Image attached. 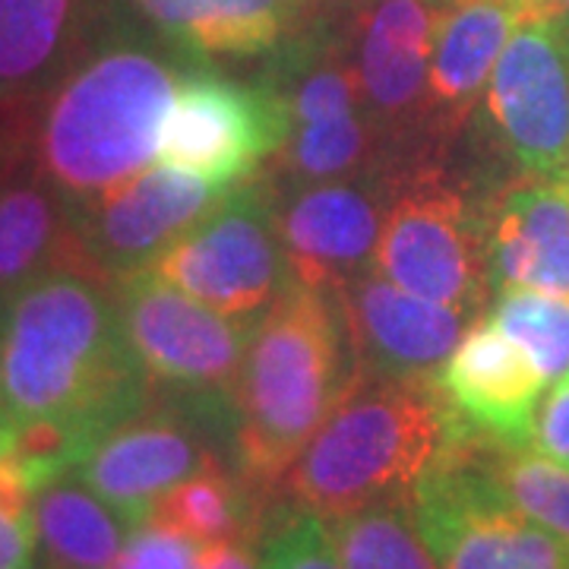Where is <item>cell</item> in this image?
<instances>
[{"mask_svg": "<svg viewBox=\"0 0 569 569\" xmlns=\"http://www.w3.org/2000/svg\"><path fill=\"white\" fill-rule=\"evenodd\" d=\"M13 433H17V425L10 421L7 408L0 402V452H7V449L13 447Z\"/></svg>", "mask_w": 569, "mask_h": 569, "instance_id": "cell-34", "label": "cell"}, {"mask_svg": "<svg viewBox=\"0 0 569 569\" xmlns=\"http://www.w3.org/2000/svg\"><path fill=\"white\" fill-rule=\"evenodd\" d=\"M263 500L238 468L216 462L162 493L149 512V522L178 531L203 548L212 541L260 535L269 512Z\"/></svg>", "mask_w": 569, "mask_h": 569, "instance_id": "cell-24", "label": "cell"}, {"mask_svg": "<svg viewBox=\"0 0 569 569\" xmlns=\"http://www.w3.org/2000/svg\"><path fill=\"white\" fill-rule=\"evenodd\" d=\"M560 13L569 20V0H560Z\"/></svg>", "mask_w": 569, "mask_h": 569, "instance_id": "cell-37", "label": "cell"}, {"mask_svg": "<svg viewBox=\"0 0 569 569\" xmlns=\"http://www.w3.org/2000/svg\"><path fill=\"white\" fill-rule=\"evenodd\" d=\"M411 168L377 164L348 178L279 183V231L291 282L339 291L373 266L380 228Z\"/></svg>", "mask_w": 569, "mask_h": 569, "instance_id": "cell-13", "label": "cell"}, {"mask_svg": "<svg viewBox=\"0 0 569 569\" xmlns=\"http://www.w3.org/2000/svg\"><path fill=\"white\" fill-rule=\"evenodd\" d=\"M440 10H452V7H462V3H468V0H433Z\"/></svg>", "mask_w": 569, "mask_h": 569, "instance_id": "cell-36", "label": "cell"}, {"mask_svg": "<svg viewBox=\"0 0 569 569\" xmlns=\"http://www.w3.org/2000/svg\"><path fill=\"white\" fill-rule=\"evenodd\" d=\"M485 114L522 174L569 178V20L529 13L509 36Z\"/></svg>", "mask_w": 569, "mask_h": 569, "instance_id": "cell-12", "label": "cell"}, {"mask_svg": "<svg viewBox=\"0 0 569 569\" xmlns=\"http://www.w3.org/2000/svg\"><path fill=\"white\" fill-rule=\"evenodd\" d=\"M67 266L92 269L77 231V200L41 171L26 137L0 164V301Z\"/></svg>", "mask_w": 569, "mask_h": 569, "instance_id": "cell-18", "label": "cell"}, {"mask_svg": "<svg viewBox=\"0 0 569 569\" xmlns=\"http://www.w3.org/2000/svg\"><path fill=\"white\" fill-rule=\"evenodd\" d=\"M200 545L183 538L178 531L146 522L130 535L121 557L111 569H190L197 560Z\"/></svg>", "mask_w": 569, "mask_h": 569, "instance_id": "cell-29", "label": "cell"}, {"mask_svg": "<svg viewBox=\"0 0 569 569\" xmlns=\"http://www.w3.org/2000/svg\"><path fill=\"white\" fill-rule=\"evenodd\" d=\"M193 63L118 0L73 67L29 104L32 159L73 200L140 174L159 156L164 114Z\"/></svg>", "mask_w": 569, "mask_h": 569, "instance_id": "cell-2", "label": "cell"}, {"mask_svg": "<svg viewBox=\"0 0 569 569\" xmlns=\"http://www.w3.org/2000/svg\"><path fill=\"white\" fill-rule=\"evenodd\" d=\"M284 104L291 137L276 156L279 183L348 178L392 164L383 140L367 118L348 29L326 17L310 20L269 51L257 77Z\"/></svg>", "mask_w": 569, "mask_h": 569, "instance_id": "cell-5", "label": "cell"}, {"mask_svg": "<svg viewBox=\"0 0 569 569\" xmlns=\"http://www.w3.org/2000/svg\"><path fill=\"white\" fill-rule=\"evenodd\" d=\"M231 459V396L197 399L156 392L127 421L108 430L70 475L146 526L156 500L190 475Z\"/></svg>", "mask_w": 569, "mask_h": 569, "instance_id": "cell-8", "label": "cell"}, {"mask_svg": "<svg viewBox=\"0 0 569 569\" xmlns=\"http://www.w3.org/2000/svg\"><path fill=\"white\" fill-rule=\"evenodd\" d=\"M493 295L541 288L569 295V178L522 174L488 206Z\"/></svg>", "mask_w": 569, "mask_h": 569, "instance_id": "cell-19", "label": "cell"}, {"mask_svg": "<svg viewBox=\"0 0 569 569\" xmlns=\"http://www.w3.org/2000/svg\"><path fill=\"white\" fill-rule=\"evenodd\" d=\"M156 396L123 336L114 282L67 266L0 301V402L61 421L92 447Z\"/></svg>", "mask_w": 569, "mask_h": 569, "instance_id": "cell-1", "label": "cell"}, {"mask_svg": "<svg viewBox=\"0 0 569 569\" xmlns=\"http://www.w3.org/2000/svg\"><path fill=\"white\" fill-rule=\"evenodd\" d=\"M118 0H0V104H36L99 36Z\"/></svg>", "mask_w": 569, "mask_h": 569, "instance_id": "cell-21", "label": "cell"}, {"mask_svg": "<svg viewBox=\"0 0 569 569\" xmlns=\"http://www.w3.org/2000/svg\"><path fill=\"white\" fill-rule=\"evenodd\" d=\"M260 535H244V538H228V541H212L197 550V560L190 569H263V545Z\"/></svg>", "mask_w": 569, "mask_h": 569, "instance_id": "cell-31", "label": "cell"}, {"mask_svg": "<svg viewBox=\"0 0 569 569\" xmlns=\"http://www.w3.org/2000/svg\"><path fill=\"white\" fill-rule=\"evenodd\" d=\"M475 456L509 507L569 545V468L550 462L531 447H509L481 437Z\"/></svg>", "mask_w": 569, "mask_h": 569, "instance_id": "cell-26", "label": "cell"}, {"mask_svg": "<svg viewBox=\"0 0 569 569\" xmlns=\"http://www.w3.org/2000/svg\"><path fill=\"white\" fill-rule=\"evenodd\" d=\"M361 380L336 295L291 284L257 320L231 389V459L263 497Z\"/></svg>", "mask_w": 569, "mask_h": 569, "instance_id": "cell-3", "label": "cell"}, {"mask_svg": "<svg viewBox=\"0 0 569 569\" xmlns=\"http://www.w3.org/2000/svg\"><path fill=\"white\" fill-rule=\"evenodd\" d=\"M263 569H346L329 545L323 516L276 500L263 522Z\"/></svg>", "mask_w": 569, "mask_h": 569, "instance_id": "cell-28", "label": "cell"}, {"mask_svg": "<svg viewBox=\"0 0 569 569\" xmlns=\"http://www.w3.org/2000/svg\"><path fill=\"white\" fill-rule=\"evenodd\" d=\"M234 187L238 183H216L162 164L77 200V231L86 263L108 282L149 269Z\"/></svg>", "mask_w": 569, "mask_h": 569, "instance_id": "cell-14", "label": "cell"}, {"mask_svg": "<svg viewBox=\"0 0 569 569\" xmlns=\"http://www.w3.org/2000/svg\"><path fill=\"white\" fill-rule=\"evenodd\" d=\"M437 387L462 430L493 443L529 447L535 411L550 383L529 351L481 313L449 355Z\"/></svg>", "mask_w": 569, "mask_h": 569, "instance_id": "cell-17", "label": "cell"}, {"mask_svg": "<svg viewBox=\"0 0 569 569\" xmlns=\"http://www.w3.org/2000/svg\"><path fill=\"white\" fill-rule=\"evenodd\" d=\"M123 336L156 392L224 399L238 383L257 320H234L152 269L114 279Z\"/></svg>", "mask_w": 569, "mask_h": 569, "instance_id": "cell-10", "label": "cell"}, {"mask_svg": "<svg viewBox=\"0 0 569 569\" xmlns=\"http://www.w3.org/2000/svg\"><path fill=\"white\" fill-rule=\"evenodd\" d=\"M529 447L550 462L569 468V377L550 383L545 392L541 406L535 411Z\"/></svg>", "mask_w": 569, "mask_h": 569, "instance_id": "cell-30", "label": "cell"}, {"mask_svg": "<svg viewBox=\"0 0 569 569\" xmlns=\"http://www.w3.org/2000/svg\"><path fill=\"white\" fill-rule=\"evenodd\" d=\"M361 377L433 387L478 317L418 298L377 269L332 291Z\"/></svg>", "mask_w": 569, "mask_h": 569, "instance_id": "cell-16", "label": "cell"}, {"mask_svg": "<svg viewBox=\"0 0 569 569\" xmlns=\"http://www.w3.org/2000/svg\"><path fill=\"white\" fill-rule=\"evenodd\" d=\"M32 526L41 569H111L140 529L77 475H61L36 493Z\"/></svg>", "mask_w": 569, "mask_h": 569, "instance_id": "cell-23", "label": "cell"}, {"mask_svg": "<svg viewBox=\"0 0 569 569\" xmlns=\"http://www.w3.org/2000/svg\"><path fill=\"white\" fill-rule=\"evenodd\" d=\"M29 569H41V567H39V563H36V567H29Z\"/></svg>", "mask_w": 569, "mask_h": 569, "instance_id": "cell-38", "label": "cell"}, {"mask_svg": "<svg viewBox=\"0 0 569 569\" xmlns=\"http://www.w3.org/2000/svg\"><path fill=\"white\" fill-rule=\"evenodd\" d=\"M466 433L437 383L361 377L284 471L279 500L332 519L411 493Z\"/></svg>", "mask_w": 569, "mask_h": 569, "instance_id": "cell-4", "label": "cell"}, {"mask_svg": "<svg viewBox=\"0 0 569 569\" xmlns=\"http://www.w3.org/2000/svg\"><path fill=\"white\" fill-rule=\"evenodd\" d=\"M323 522L346 569H440L418 526L411 493L383 497Z\"/></svg>", "mask_w": 569, "mask_h": 569, "instance_id": "cell-25", "label": "cell"}, {"mask_svg": "<svg viewBox=\"0 0 569 569\" xmlns=\"http://www.w3.org/2000/svg\"><path fill=\"white\" fill-rule=\"evenodd\" d=\"M149 269L224 317L260 320L295 284L272 174L238 183Z\"/></svg>", "mask_w": 569, "mask_h": 569, "instance_id": "cell-7", "label": "cell"}, {"mask_svg": "<svg viewBox=\"0 0 569 569\" xmlns=\"http://www.w3.org/2000/svg\"><path fill=\"white\" fill-rule=\"evenodd\" d=\"M26 121H29V104L26 108L0 104V164L26 140Z\"/></svg>", "mask_w": 569, "mask_h": 569, "instance_id": "cell-33", "label": "cell"}, {"mask_svg": "<svg viewBox=\"0 0 569 569\" xmlns=\"http://www.w3.org/2000/svg\"><path fill=\"white\" fill-rule=\"evenodd\" d=\"M291 137L284 104L263 82H238L193 63L178 82L159 137V162L216 183H241Z\"/></svg>", "mask_w": 569, "mask_h": 569, "instance_id": "cell-11", "label": "cell"}, {"mask_svg": "<svg viewBox=\"0 0 569 569\" xmlns=\"http://www.w3.org/2000/svg\"><path fill=\"white\" fill-rule=\"evenodd\" d=\"M440 17L433 0H365L348 32L367 118L399 164H408L415 142H425L427 73Z\"/></svg>", "mask_w": 569, "mask_h": 569, "instance_id": "cell-15", "label": "cell"}, {"mask_svg": "<svg viewBox=\"0 0 569 569\" xmlns=\"http://www.w3.org/2000/svg\"><path fill=\"white\" fill-rule=\"evenodd\" d=\"M475 443L471 433L459 437L411 490L440 569H569L567 541L509 507Z\"/></svg>", "mask_w": 569, "mask_h": 569, "instance_id": "cell-9", "label": "cell"}, {"mask_svg": "<svg viewBox=\"0 0 569 569\" xmlns=\"http://www.w3.org/2000/svg\"><path fill=\"white\" fill-rule=\"evenodd\" d=\"M488 317L529 351L548 383L569 377V295L503 288L497 291Z\"/></svg>", "mask_w": 569, "mask_h": 569, "instance_id": "cell-27", "label": "cell"}, {"mask_svg": "<svg viewBox=\"0 0 569 569\" xmlns=\"http://www.w3.org/2000/svg\"><path fill=\"white\" fill-rule=\"evenodd\" d=\"M39 563L36 526L0 507V569H29Z\"/></svg>", "mask_w": 569, "mask_h": 569, "instance_id": "cell-32", "label": "cell"}, {"mask_svg": "<svg viewBox=\"0 0 569 569\" xmlns=\"http://www.w3.org/2000/svg\"><path fill=\"white\" fill-rule=\"evenodd\" d=\"M526 13H557L560 0H516Z\"/></svg>", "mask_w": 569, "mask_h": 569, "instance_id": "cell-35", "label": "cell"}, {"mask_svg": "<svg viewBox=\"0 0 569 569\" xmlns=\"http://www.w3.org/2000/svg\"><path fill=\"white\" fill-rule=\"evenodd\" d=\"M370 269L418 298L481 317L493 291L488 209L437 168H411L389 203Z\"/></svg>", "mask_w": 569, "mask_h": 569, "instance_id": "cell-6", "label": "cell"}, {"mask_svg": "<svg viewBox=\"0 0 569 569\" xmlns=\"http://www.w3.org/2000/svg\"><path fill=\"white\" fill-rule=\"evenodd\" d=\"M522 17L529 13L516 0H468L443 10L427 73L425 146L462 133Z\"/></svg>", "mask_w": 569, "mask_h": 569, "instance_id": "cell-20", "label": "cell"}, {"mask_svg": "<svg viewBox=\"0 0 569 569\" xmlns=\"http://www.w3.org/2000/svg\"><path fill=\"white\" fill-rule=\"evenodd\" d=\"M127 10L190 61L257 58L307 20L313 0H123Z\"/></svg>", "mask_w": 569, "mask_h": 569, "instance_id": "cell-22", "label": "cell"}]
</instances>
